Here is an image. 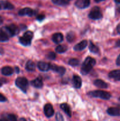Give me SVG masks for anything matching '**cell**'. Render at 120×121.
<instances>
[{"instance_id":"7a4b0ae2","label":"cell","mask_w":120,"mask_h":121,"mask_svg":"<svg viewBox=\"0 0 120 121\" xmlns=\"http://www.w3.org/2000/svg\"><path fill=\"white\" fill-rule=\"evenodd\" d=\"M89 96L94 97V98H98L101 99H105V100H108L110 99L111 95L108 92H105L103 91H92L88 93Z\"/></svg>"},{"instance_id":"9c48e42d","label":"cell","mask_w":120,"mask_h":121,"mask_svg":"<svg viewBox=\"0 0 120 121\" xmlns=\"http://www.w3.org/2000/svg\"><path fill=\"white\" fill-rule=\"evenodd\" d=\"M37 66L40 70L42 71V72H47L50 69L51 65L48 63L40 61L38 63Z\"/></svg>"},{"instance_id":"836d02e7","label":"cell","mask_w":120,"mask_h":121,"mask_svg":"<svg viewBox=\"0 0 120 121\" xmlns=\"http://www.w3.org/2000/svg\"><path fill=\"white\" fill-rule=\"evenodd\" d=\"M45 18V15L44 14H40L36 17V20L39 21H41Z\"/></svg>"},{"instance_id":"f546056e","label":"cell","mask_w":120,"mask_h":121,"mask_svg":"<svg viewBox=\"0 0 120 121\" xmlns=\"http://www.w3.org/2000/svg\"><path fill=\"white\" fill-rule=\"evenodd\" d=\"M55 118H56V121H64L63 116L60 112H57L55 115Z\"/></svg>"},{"instance_id":"f35d334b","label":"cell","mask_w":120,"mask_h":121,"mask_svg":"<svg viewBox=\"0 0 120 121\" xmlns=\"http://www.w3.org/2000/svg\"><path fill=\"white\" fill-rule=\"evenodd\" d=\"M2 22H3V18H2V17L0 16V25L2 23Z\"/></svg>"},{"instance_id":"5b68a950","label":"cell","mask_w":120,"mask_h":121,"mask_svg":"<svg viewBox=\"0 0 120 121\" xmlns=\"http://www.w3.org/2000/svg\"><path fill=\"white\" fill-rule=\"evenodd\" d=\"M44 111L45 115L48 118L52 117L53 115L54 114V111L52 106L49 104H47L45 105Z\"/></svg>"},{"instance_id":"1f68e13d","label":"cell","mask_w":120,"mask_h":121,"mask_svg":"<svg viewBox=\"0 0 120 121\" xmlns=\"http://www.w3.org/2000/svg\"><path fill=\"white\" fill-rule=\"evenodd\" d=\"M8 40V37L4 35L2 33H0V42H5Z\"/></svg>"},{"instance_id":"e0dca14e","label":"cell","mask_w":120,"mask_h":121,"mask_svg":"<svg viewBox=\"0 0 120 121\" xmlns=\"http://www.w3.org/2000/svg\"><path fill=\"white\" fill-rule=\"evenodd\" d=\"M31 85L36 88H41L43 86L42 79L41 78H37L31 82Z\"/></svg>"},{"instance_id":"8992f818","label":"cell","mask_w":120,"mask_h":121,"mask_svg":"<svg viewBox=\"0 0 120 121\" xmlns=\"http://www.w3.org/2000/svg\"><path fill=\"white\" fill-rule=\"evenodd\" d=\"M89 4L90 0H76L75 3V6L80 9L87 8L89 5Z\"/></svg>"},{"instance_id":"f1b7e54d","label":"cell","mask_w":120,"mask_h":121,"mask_svg":"<svg viewBox=\"0 0 120 121\" xmlns=\"http://www.w3.org/2000/svg\"><path fill=\"white\" fill-rule=\"evenodd\" d=\"M33 35H34V34H33L32 32L30 31H28L25 32V33L24 34L23 36L24 37L27 38V39H29V40H31L33 38Z\"/></svg>"},{"instance_id":"9a60e30c","label":"cell","mask_w":120,"mask_h":121,"mask_svg":"<svg viewBox=\"0 0 120 121\" xmlns=\"http://www.w3.org/2000/svg\"><path fill=\"white\" fill-rule=\"evenodd\" d=\"M108 76L110 78L120 81V70H115L112 71L109 73Z\"/></svg>"},{"instance_id":"d4e9b609","label":"cell","mask_w":120,"mask_h":121,"mask_svg":"<svg viewBox=\"0 0 120 121\" xmlns=\"http://www.w3.org/2000/svg\"><path fill=\"white\" fill-rule=\"evenodd\" d=\"M55 4L58 5H65L69 3L71 0H52Z\"/></svg>"},{"instance_id":"ee69618b","label":"cell","mask_w":120,"mask_h":121,"mask_svg":"<svg viewBox=\"0 0 120 121\" xmlns=\"http://www.w3.org/2000/svg\"><path fill=\"white\" fill-rule=\"evenodd\" d=\"M15 69H16V73H18V72H19V68H18V67H15Z\"/></svg>"},{"instance_id":"ac0fdd59","label":"cell","mask_w":120,"mask_h":121,"mask_svg":"<svg viewBox=\"0 0 120 121\" xmlns=\"http://www.w3.org/2000/svg\"><path fill=\"white\" fill-rule=\"evenodd\" d=\"M60 107L62 109V111L68 116V117H71V108L69 107V105L67 104H62L60 105Z\"/></svg>"},{"instance_id":"b9f144b4","label":"cell","mask_w":120,"mask_h":121,"mask_svg":"<svg viewBox=\"0 0 120 121\" xmlns=\"http://www.w3.org/2000/svg\"><path fill=\"white\" fill-rule=\"evenodd\" d=\"M0 121H9L7 120V119H0Z\"/></svg>"},{"instance_id":"603a6c76","label":"cell","mask_w":120,"mask_h":121,"mask_svg":"<svg viewBox=\"0 0 120 121\" xmlns=\"http://www.w3.org/2000/svg\"><path fill=\"white\" fill-rule=\"evenodd\" d=\"M89 49L91 52L93 53H98L99 52V49L92 42L90 41L89 44Z\"/></svg>"},{"instance_id":"44dd1931","label":"cell","mask_w":120,"mask_h":121,"mask_svg":"<svg viewBox=\"0 0 120 121\" xmlns=\"http://www.w3.org/2000/svg\"><path fill=\"white\" fill-rule=\"evenodd\" d=\"M25 68L28 71L32 72V71L35 70V64L32 60H29V61H27V64H26Z\"/></svg>"},{"instance_id":"7bdbcfd3","label":"cell","mask_w":120,"mask_h":121,"mask_svg":"<svg viewBox=\"0 0 120 121\" xmlns=\"http://www.w3.org/2000/svg\"><path fill=\"white\" fill-rule=\"evenodd\" d=\"M95 2H101V1H104V0H95Z\"/></svg>"},{"instance_id":"52a82bcc","label":"cell","mask_w":120,"mask_h":121,"mask_svg":"<svg viewBox=\"0 0 120 121\" xmlns=\"http://www.w3.org/2000/svg\"><path fill=\"white\" fill-rule=\"evenodd\" d=\"M35 14V12L30 8H24L19 11L18 14L20 15H28V16H33Z\"/></svg>"},{"instance_id":"ab89813d","label":"cell","mask_w":120,"mask_h":121,"mask_svg":"<svg viewBox=\"0 0 120 121\" xmlns=\"http://www.w3.org/2000/svg\"><path fill=\"white\" fill-rule=\"evenodd\" d=\"M114 1H115V2H116V3L120 4V0H114Z\"/></svg>"},{"instance_id":"484cf974","label":"cell","mask_w":120,"mask_h":121,"mask_svg":"<svg viewBox=\"0 0 120 121\" xmlns=\"http://www.w3.org/2000/svg\"><path fill=\"white\" fill-rule=\"evenodd\" d=\"M75 35L74 32H69L67 35V40H68V42H72L75 39Z\"/></svg>"},{"instance_id":"4316f807","label":"cell","mask_w":120,"mask_h":121,"mask_svg":"<svg viewBox=\"0 0 120 121\" xmlns=\"http://www.w3.org/2000/svg\"><path fill=\"white\" fill-rule=\"evenodd\" d=\"M68 64L71 66H77L80 64V61L76 59H71L68 61Z\"/></svg>"},{"instance_id":"4fadbf2b","label":"cell","mask_w":120,"mask_h":121,"mask_svg":"<svg viewBox=\"0 0 120 121\" xmlns=\"http://www.w3.org/2000/svg\"><path fill=\"white\" fill-rule=\"evenodd\" d=\"M88 43H87V40H83V41H81L80 43L77 44L75 45L74 47V50L75 51H82L84 49L86 48L87 46Z\"/></svg>"},{"instance_id":"cb8c5ba5","label":"cell","mask_w":120,"mask_h":121,"mask_svg":"<svg viewBox=\"0 0 120 121\" xmlns=\"http://www.w3.org/2000/svg\"><path fill=\"white\" fill-rule=\"evenodd\" d=\"M67 50V47L64 45H59L55 48V51L58 53H63L65 52Z\"/></svg>"},{"instance_id":"d6986e66","label":"cell","mask_w":120,"mask_h":121,"mask_svg":"<svg viewBox=\"0 0 120 121\" xmlns=\"http://www.w3.org/2000/svg\"><path fill=\"white\" fill-rule=\"evenodd\" d=\"M94 83L96 87H100V88L104 89L108 87V84L101 79H96L94 82Z\"/></svg>"},{"instance_id":"ba28073f","label":"cell","mask_w":120,"mask_h":121,"mask_svg":"<svg viewBox=\"0 0 120 121\" xmlns=\"http://www.w3.org/2000/svg\"><path fill=\"white\" fill-rule=\"evenodd\" d=\"M0 31H1V33L6 35L8 37H12L15 35L9 26H5V27H2L0 30Z\"/></svg>"},{"instance_id":"8d00e7d4","label":"cell","mask_w":120,"mask_h":121,"mask_svg":"<svg viewBox=\"0 0 120 121\" xmlns=\"http://www.w3.org/2000/svg\"><path fill=\"white\" fill-rule=\"evenodd\" d=\"M115 46L117 47H120V40H117V41H116V43H115Z\"/></svg>"},{"instance_id":"7402d4cb","label":"cell","mask_w":120,"mask_h":121,"mask_svg":"<svg viewBox=\"0 0 120 121\" xmlns=\"http://www.w3.org/2000/svg\"><path fill=\"white\" fill-rule=\"evenodd\" d=\"M19 40H20V42L25 46H30L31 43V40H29V39L24 37V36L20 37Z\"/></svg>"},{"instance_id":"60d3db41","label":"cell","mask_w":120,"mask_h":121,"mask_svg":"<svg viewBox=\"0 0 120 121\" xmlns=\"http://www.w3.org/2000/svg\"><path fill=\"white\" fill-rule=\"evenodd\" d=\"M20 121H26V119H25V118H21V119H20Z\"/></svg>"},{"instance_id":"bcb514c9","label":"cell","mask_w":120,"mask_h":121,"mask_svg":"<svg viewBox=\"0 0 120 121\" xmlns=\"http://www.w3.org/2000/svg\"><path fill=\"white\" fill-rule=\"evenodd\" d=\"M119 100H120V98H119Z\"/></svg>"},{"instance_id":"d6a6232c","label":"cell","mask_w":120,"mask_h":121,"mask_svg":"<svg viewBox=\"0 0 120 121\" xmlns=\"http://www.w3.org/2000/svg\"><path fill=\"white\" fill-rule=\"evenodd\" d=\"M8 119L9 121H17L16 117L13 114H9L8 115Z\"/></svg>"},{"instance_id":"8fae6325","label":"cell","mask_w":120,"mask_h":121,"mask_svg":"<svg viewBox=\"0 0 120 121\" xmlns=\"http://www.w3.org/2000/svg\"><path fill=\"white\" fill-rule=\"evenodd\" d=\"M73 85L76 89H80L82 85V80L78 76L74 75L72 78Z\"/></svg>"},{"instance_id":"5bb4252c","label":"cell","mask_w":120,"mask_h":121,"mask_svg":"<svg viewBox=\"0 0 120 121\" xmlns=\"http://www.w3.org/2000/svg\"><path fill=\"white\" fill-rule=\"evenodd\" d=\"M63 35H62L61 33H57L54 34V35H52V40L54 41L55 43L58 44L60 43L61 42H62L63 41Z\"/></svg>"},{"instance_id":"7dc6e473","label":"cell","mask_w":120,"mask_h":121,"mask_svg":"<svg viewBox=\"0 0 120 121\" xmlns=\"http://www.w3.org/2000/svg\"></svg>"},{"instance_id":"e575fe53","label":"cell","mask_w":120,"mask_h":121,"mask_svg":"<svg viewBox=\"0 0 120 121\" xmlns=\"http://www.w3.org/2000/svg\"><path fill=\"white\" fill-rule=\"evenodd\" d=\"M6 100H7V98L3 95L0 93V102H5Z\"/></svg>"},{"instance_id":"7c38bea8","label":"cell","mask_w":120,"mask_h":121,"mask_svg":"<svg viewBox=\"0 0 120 121\" xmlns=\"http://www.w3.org/2000/svg\"><path fill=\"white\" fill-rule=\"evenodd\" d=\"M50 69L55 71V72L59 73V74H61V75H63V74L65 73V69L64 67H61V66H58L55 65H51Z\"/></svg>"},{"instance_id":"f6af8a7d","label":"cell","mask_w":120,"mask_h":121,"mask_svg":"<svg viewBox=\"0 0 120 121\" xmlns=\"http://www.w3.org/2000/svg\"><path fill=\"white\" fill-rule=\"evenodd\" d=\"M2 82H1L0 81V87H1V86H2Z\"/></svg>"},{"instance_id":"83f0119b","label":"cell","mask_w":120,"mask_h":121,"mask_svg":"<svg viewBox=\"0 0 120 121\" xmlns=\"http://www.w3.org/2000/svg\"><path fill=\"white\" fill-rule=\"evenodd\" d=\"M8 26L10 27L11 30L13 32L14 35H16V34H17L18 33H19V28L16 26H15V25L14 24H11Z\"/></svg>"},{"instance_id":"277c9868","label":"cell","mask_w":120,"mask_h":121,"mask_svg":"<svg viewBox=\"0 0 120 121\" xmlns=\"http://www.w3.org/2000/svg\"><path fill=\"white\" fill-rule=\"evenodd\" d=\"M88 17H89V18L92 19V20L101 19L102 17V14L101 13V10H100V8L98 7H94L91 10Z\"/></svg>"},{"instance_id":"3957f363","label":"cell","mask_w":120,"mask_h":121,"mask_svg":"<svg viewBox=\"0 0 120 121\" xmlns=\"http://www.w3.org/2000/svg\"><path fill=\"white\" fill-rule=\"evenodd\" d=\"M15 85L24 93L27 92V87L28 86V82L25 78H22V77L18 78L15 80Z\"/></svg>"},{"instance_id":"2e32d148","label":"cell","mask_w":120,"mask_h":121,"mask_svg":"<svg viewBox=\"0 0 120 121\" xmlns=\"http://www.w3.org/2000/svg\"><path fill=\"white\" fill-rule=\"evenodd\" d=\"M107 112L111 116H120V109L118 108H109Z\"/></svg>"},{"instance_id":"74e56055","label":"cell","mask_w":120,"mask_h":121,"mask_svg":"<svg viewBox=\"0 0 120 121\" xmlns=\"http://www.w3.org/2000/svg\"><path fill=\"white\" fill-rule=\"evenodd\" d=\"M116 30H117V32L120 34V24H119L117 26V27H116Z\"/></svg>"},{"instance_id":"ffe728a7","label":"cell","mask_w":120,"mask_h":121,"mask_svg":"<svg viewBox=\"0 0 120 121\" xmlns=\"http://www.w3.org/2000/svg\"><path fill=\"white\" fill-rule=\"evenodd\" d=\"M13 70L12 69L11 67L9 66H5V67H4L1 70V72H2V74L5 76H10L13 73Z\"/></svg>"},{"instance_id":"30bf717a","label":"cell","mask_w":120,"mask_h":121,"mask_svg":"<svg viewBox=\"0 0 120 121\" xmlns=\"http://www.w3.org/2000/svg\"><path fill=\"white\" fill-rule=\"evenodd\" d=\"M14 5L7 1H0V9H12Z\"/></svg>"},{"instance_id":"4dcf8cb0","label":"cell","mask_w":120,"mask_h":121,"mask_svg":"<svg viewBox=\"0 0 120 121\" xmlns=\"http://www.w3.org/2000/svg\"><path fill=\"white\" fill-rule=\"evenodd\" d=\"M47 57L51 60H54L56 58V54L54 52H49L48 54H47Z\"/></svg>"},{"instance_id":"d590c367","label":"cell","mask_w":120,"mask_h":121,"mask_svg":"<svg viewBox=\"0 0 120 121\" xmlns=\"http://www.w3.org/2000/svg\"><path fill=\"white\" fill-rule=\"evenodd\" d=\"M116 64L118 66H120V54L118 56L117 59L116 60Z\"/></svg>"},{"instance_id":"6da1fadb","label":"cell","mask_w":120,"mask_h":121,"mask_svg":"<svg viewBox=\"0 0 120 121\" xmlns=\"http://www.w3.org/2000/svg\"><path fill=\"white\" fill-rule=\"evenodd\" d=\"M96 63L95 59L91 57H88L86 58L84 62L83 63L81 67V73L82 74H88L89 72L92 70V67Z\"/></svg>"}]
</instances>
